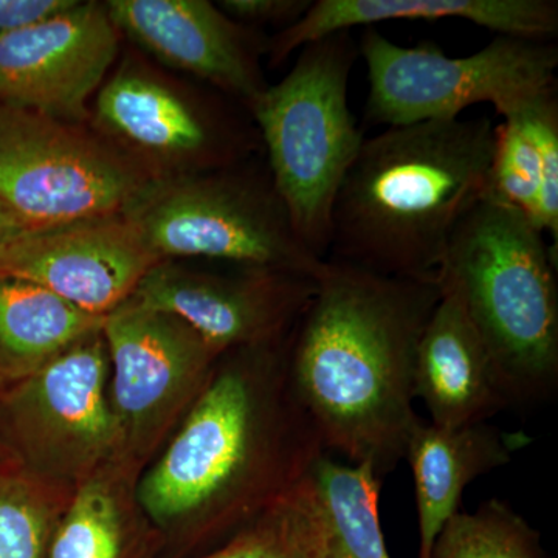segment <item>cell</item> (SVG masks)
Instances as JSON below:
<instances>
[{
  "instance_id": "6da1fadb",
  "label": "cell",
  "mask_w": 558,
  "mask_h": 558,
  "mask_svg": "<svg viewBox=\"0 0 558 558\" xmlns=\"http://www.w3.org/2000/svg\"><path fill=\"white\" fill-rule=\"evenodd\" d=\"M438 281L387 277L326 259L293 329L289 373L326 453L384 480L405 458L418 341Z\"/></svg>"
},
{
  "instance_id": "7a4b0ae2",
  "label": "cell",
  "mask_w": 558,
  "mask_h": 558,
  "mask_svg": "<svg viewBox=\"0 0 558 558\" xmlns=\"http://www.w3.org/2000/svg\"><path fill=\"white\" fill-rule=\"evenodd\" d=\"M238 349L138 486L157 523L204 512H263L328 454L289 373V347Z\"/></svg>"
},
{
  "instance_id": "3957f363",
  "label": "cell",
  "mask_w": 558,
  "mask_h": 558,
  "mask_svg": "<svg viewBox=\"0 0 558 558\" xmlns=\"http://www.w3.org/2000/svg\"><path fill=\"white\" fill-rule=\"evenodd\" d=\"M495 126L436 120L365 137L333 204L326 259L438 281L454 230L487 196Z\"/></svg>"
},
{
  "instance_id": "277c9868",
  "label": "cell",
  "mask_w": 558,
  "mask_h": 558,
  "mask_svg": "<svg viewBox=\"0 0 558 558\" xmlns=\"http://www.w3.org/2000/svg\"><path fill=\"white\" fill-rule=\"evenodd\" d=\"M438 282L468 312L509 407L556 395L557 250L527 216L484 197L454 230Z\"/></svg>"
},
{
  "instance_id": "5b68a950",
  "label": "cell",
  "mask_w": 558,
  "mask_h": 558,
  "mask_svg": "<svg viewBox=\"0 0 558 558\" xmlns=\"http://www.w3.org/2000/svg\"><path fill=\"white\" fill-rule=\"evenodd\" d=\"M352 32L314 40L292 70L247 106L279 199L304 242L328 258L333 204L365 134L349 108Z\"/></svg>"
},
{
  "instance_id": "8992f818",
  "label": "cell",
  "mask_w": 558,
  "mask_h": 558,
  "mask_svg": "<svg viewBox=\"0 0 558 558\" xmlns=\"http://www.w3.org/2000/svg\"><path fill=\"white\" fill-rule=\"evenodd\" d=\"M121 216L159 260L202 258L317 278L326 259L300 240L267 170L150 175Z\"/></svg>"
},
{
  "instance_id": "52a82bcc",
  "label": "cell",
  "mask_w": 558,
  "mask_h": 558,
  "mask_svg": "<svg viewBox=\"0 0 558 558\" xmlns=\"http://www.w3.org/2000/svg\"><path fill=\"white\" fill-rule=\"evenodd\" d=\"M359 54L368 73L365 120L371 126H407L461 119L473 106H494L499 117L539 90L557 86L553 40L495 36L468 57H450L435 43L403 47L365 28Z\"/></svg>"
},
{
  "instance_id": "ba28073f",
  "label": "cell",
  "mask_w": 558,
  "mask_h": 558,
  "mask_svg": "<svg viewBox=\"0 0 558 558\" xmlns=\"http://www.w3.org/2000/svg\"><path fill=\"white\" fill-rule=\"evenodd\" d=\"M149 178L78 124L0 105V204L27 227L119 215Z\"/></svg>"
},
{
  "instance_id": "9c48e42d",
  "label": "cell",
  "mask_w": 558,
  "mask_h": 558,
  "mask_svg": "<svg viewBox=\"0 0 558 558\" xmlns=\"http://www.w3.org/2000/svg\"><path fill=\"white\" fill-rule=\"evenodd\" d=\"M314 290L315 278L292 271L241 267L238 275H218L159 260L130 300L180 319L223 354L293 332Z\"/></svg>"
},
{
  "instance_id": "30bf717a",
  "label": "cell",
  "mask_w": 558,
  "mask_h": 558,
  "mask_svg": "<svg viewBox=\"0 0 558 558\" xmlns=\"http://www.w3.org/2000/svg\"><path fill=\"white\" fill-rule=\"evenodd\" d=\"M95 120L140 167H159L156 175L234 167L252 143L219 106L193 100L135 68L121 69L101 86Z\"/></svg>"
},
{
  "instance_id": "8fae6325",
  "label": "cell",
  "mask_w": 558,
  "mask_h": 558,
  "mask_svg": "<svg viewBox=\"0 0 558 558\" xmlns=\"http://www.w3.org/2000/svg\"><path fill=\"white\" fill-rule=\"evenodd\" d=\"M106 3L80 2L0 38V105L78 124L119 53Z\"/></svg>"
},
{
  "instance_id": "7c38bea8",
  "label": "cell",
  "mask_w": 558,
  "mask_h": 558,
  "mask_svg": "<svg viewBox=\"0 0 558 558\" xmlns=\"http://www.w3.org/2000/svg\"><path fill=\"white\" fill-rule=\"evenodd\" d=\"M157 263L121 213L27 227L0 245V275L35 282L97 317L126 303Z\"/></svg>"
},
{
  "instance_id": "4fadbf2b",
  "label": "cell",
  "mask_w": 558,
  "mask_h": 558,
  "mask_svg": "<svg viewBox=\"0 0 558 558\" xmlns=\"http://www.w3.org/2000/svg\"><path fill=\"white\" fill-rule=\"evenodd\" d=\"M119 33L170 68L204 81L248 106L269 84L259 54L269 50L253 33L208 0H109Z\"/></svg>"
},
{
  "instance_id": "5bb4252c",
  "label": "cell",
  "mask_w": 558,
  "mask_h": 558,
  "mask_svg": "<svg viewBox=\"0 0 558 558\" xmlns=\"http://www.w3.org/2000/svg\"><path fill=\"white\" fill-rule=\"evenodd\" d=\"M112 362V410L124 425L145 424L207 377L218 352L185 323L132 300L101 328Z\"/></svg>"
},
{
  "instance_id": "9a60e30c",
  "label": "cell",
  "mask_w": 558,
  "mask_h": 558,
  "mask_svg": "<svg viewBox=\"0 0 558 558\" xmlns=\"http://www.w3.org/2000/svg\"><path fill=\"white\" fill-rule=\"evenodd\" d=\"M108 366L100 329L25 379L14 400L17 413L44 442L70 458L98 457L120 429L106 398Z\"/></svg>"
},
{
  "instance_id": "2e32d148",
  "label": "cell",
  "mask_w": 558,
  "mask_h": 558,
  "mask_svg": "<svg viewBox=\"0 0 558 558\" xmlns=\"http://www.w3.org/2000/svg\"><path fill=\"white\" fill-rule=\"evenodd\" d=\"M440 296L418 341L414 395L439 428L483 424L508 409L497 371L453 290Z\"/></svg>"
},
{
  "instance_id": "e0dca14e",
  "label": "cell",
  "mask_w": 558,
  "mask_h": 558,
  "mask_svg": "<svg viewBox=\"0 0 558 558\" xmlns=\"http://www.w3.org/2000/svg\"><path fill=\"white\" fill-rule=\"evenodd\" d=\"M461 20L512 38L553 40L558 35L556 0H312L295 24L269 40L271 64L340 32L388 21Z\"/></svg>"
},
{
  "instance_id": "ac0fdd59",
  "label": "cell",
  "mask_w": 558,
  "mask_h": 558,
  "mask_svg": "<svg viewBox=\"0 0 558 558\" xmlns=\"http://www.w3.org/2000/svg\"><path fill=\"white\" fill-rule=\"evenodd\" d=\"M526 444L488 422L439 428L418 422L407 447L418 517V558H429L433 543L459 510L465 487L512 461Z\"/></svg>"
},
{
  "instance_id": "d6986e66",
  "label": "cell",
  "mask_w": 558,
  "mask_h": 558,
  "mask_svg": "<svg viewBox=\"0 0 558 558\" xmlns=\"http://www.w3.org/2000/svg\"><path fill=\"white\" fill-rule=\"evenodd\" d=\"M102 322L35 282L0 275V374L27 379Z\"/></svg>"
},
{
  "instance_id": "ffe728a7",
  "label": "cell",
  "mask_w": 558,
  "mask_h": 558,
  "mask_svg": "<svg viewBox=\"0 0 558 558\" xmlns=\"http://www.w3.org/2000/svg\"><path fill=\"white\" fill-rule=\"evenodd\" d=\"M322 509V558H391L381 531V480L369 465L323 454L311 472Z\"/></svg>"
},
{
  "instance_id": "44dd1931",
  "label": "cell",
  "mask_w": 558,
  "mask_h": 558,
  "mask_svg": "<svg viewBox=\"0 0 558 558\" xmlns=\"http://www.w3.org/2000/svg\"><path fill=\"white\" fill-rule=\"evenodd\" d=\"M322 557V509L310 473L226 545L201 558Z\"/></svg>"
},
{
  "instance_id": "7402d4cb",
  "label": "cell",
  "mask_w": 558,
  "mask_h": 558,
  "mask_svg": "<svg viewBox=\"0 0 558 558\" xmlns=\"http://www.w3.org/2000/svg\"><path fill=\"white\" fill-rule=\"evenodd\" d=\"M429 558H548L542 535L499 499L458 510L433 543Z\"/></svg>"
},
{
  "instance_id": "603a6c76",
  "label": "cell",
  "mask_w": 558,
  "mask_h": 558,
  "mask_svg": "<svg viewBox=\"0 0 558 558\" xmlns=\"http://www.w3.org/2000/svg\"><path fill=\"white\" fill-rule=\"evenodd\" d=\"M523 102L505 113L501 117L502 123L495 126V149L487 196L519 209L535 226L542 161L537 138Z\"/></svg>"
},
{
  "instance_id": "cb8c5ba5",
  "label": "cell",
  "mask_w": 558,
  "mask_h": 558,
  "mask_svg": "<svg viewBox=\"0 0 558 558\" xmlns=\"http://www.w3.org/2000/svg\"><path fill=\"white\" fill-rule=\"evenodd\" d=\"M121 545L119 505L105 483L89 481L73 498L47 558H120Z\"/></svg>"
},
{
  "instance_id": "d4e9b609",
  "label": "cell",
  "mask_w": 558,
  "mask_h": 558,
  "mask_svg": "<svg viewBox=\"0 0 558 558\" xmlns=\"http://www.w3.org/2000/svg\"><path fill=\"white\" fill-rule=\"evenodd\" d=\"M49 510L36 492L16 480L0 478V558H44Z\"/></svg>"
},
{
  "instance_id": "484cf974",
  "label": "cell",
  "mask_w": 558,
  "mask_h": 558,
  "mask_svg": "<svg viewBox=\"0 0 558 558\" xmlns=\"http://www.w3.org/2000/svg\"><path fill=\"white\" fill-rule=\"evenodd\" d=\"M537 138L542 180L535 226L558 245V97L557 86L539 90L523 102Z\"/></svg>"
},
{
  "instance_id": "4316f807",
  "label": "cell",
  "mask_w": 558,
  "mask_h": 558,
  "mask_svg": "<svg viewBox=\"0 0 558 558\" xmlns=\"http://www.w3.org/2000/svg\"><path fill=\"white\" fill-rule=\"evenodd\" d=\"M312 5V0H222L220 10L238 24L281 25V32L299 22Z\"/></svg>"
},
{
  "instance_id": "83f0119b",
  "label": "cell",
  "mask_w": 558,
  "mask_h": 558,
  "mask_svg": "<svg viewBox=\"0 0 558 558\" xmlns=\"http://www.w3.org/2000/svg\"><path fill=\"white\" fill-rule=\"evenodd\" d=\"M75 2L76 0H0V38L61 13Z\"/></svg>"
},
{
  "instance_id": "f1b7e54d",
  "label": "cell",
  "mask_w": 558,
  "mask_h": 558,
  "mask_svg": "<svg viewBox=\"0 0 558 558\" xmlns=\"http://www.w3.org/2000/svg\"><path fill=\"white\" fill-rule=\"evenodd\" d=\"M24 229H27V226L11 209L0 204V245Z\"/></svg>"
}]
</instances>
